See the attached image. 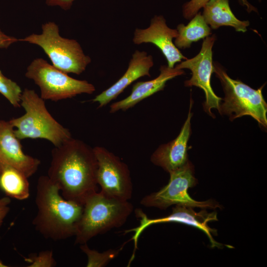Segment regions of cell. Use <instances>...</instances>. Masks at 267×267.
<instances>
[{"label": "cell", "instance_id": "cell-1", "mask_svg": "<svg viewBox=\"0 0 267 267\" xmlns=\"http://www.w3.org/2000/svg\"><path fill=\"white\" fill-rule=\"evenodd\" d=\"M97 167L93 148L72 137L52 150L47 176L63 198L84 205L97 191Z\"/></svg>", "mask_w": 267, "mask_h": 267}, {"label": "cell", "instance_id": "cell-2", "mask_svg": "<svg viewBox=\"0 0 267 267\" xmlns=\"http://www.w3.org/2000/svg\"><path fill=\"white\" fill-rule=\"evenodd\" d=\"M35 203L37 212L32 223L43 237L58 241L75 236L84 205L63 198L47 176L38 180Z\"/></svg>", "mask_w": 267, "mask_h": 267}, {"label": "cell", "instance_id": "cell-3", "mask_svg": "<svg viewBox=\"0 0 267 267\" xmlns=\"http://www.w3.org/2000/svg\"><path fill=\"white\" fill-rule=\"evenodd\" d=\"M20 106L25 113L9 121L19 139H44L56 147L72 137L68 129L51 116L44 100L34 90L25 89L22 91Z\"/></svg>", "mask_w": 267, "mask_h": 267}, {"label": "cell", "instance_id": "cell-4", "mask_svg": "<svg viewBox=\"0 0 267 267\" xmlns=\"http://www.w3.org/2000/svg\"><path fill=\"white\" fill-rule=\"evenodd\" d=\"M133 210V205L129 201L112 198L100 191L92 193L84 203L75 235V244L87 243L98 234L122 226Z\"/></svg>", "mask_w": 267, "mask_h": 267}, {"label": "cell", "instance_id": "cell-5", "mask_svg": "<svg viewBox=\"0 0 267 267\" xmlns=\"http://www.w3.org/2000/svg\"><path fill=\"white\" fill-rule=\"evenodd\" d=\"M213 64L214 72L219 79L225 94L219 113L228 116L231 121L249 115L266 129L267 104L262 94L264 85L255 89L238 80L231 79L219 63Z\"/></svg>", "mask_w": 267, "mask_h": 267}, {"label": "cell", "instance_id": "cell-6", "mask_svg": "<svg viewBox=\"0 0 267 267\" xmlns=\"http://www.w3.org/2000/svg\"><path fill=\"white\" fill-rule=\"evenodd\" d=\"M41 34H32L19 41L40 46L52 65L67 74L80 75L85 71L91 59L84 53L76 40L61 37L58 26L54 22L43 24Z\"/></svg>", "mask_w": 267, "mask_h": 267}, {"label": "cell", "instance_id": "cell-7", "mask_svg": "<svg viewBox=\"0 0 267 267\" xmlns=\"http://www.w3.org/2000/svg\"><path fill=\"white\" fill-rule=\"evenodd\" d=\"M25 76L39 87L40 96L44 100L57 101L82 93L91 94L95 90L92 84L70 77L42 58L30 64Z\"/></svg>", "mask_w": 267, "mask_h": 267}, {"label": "cell", "instance_id": "cell-8", "mask_svg": "<svg viewBox=\"0 0 267 267\" xmlns=\"http://www.w3.org/2000/svg\"><path fill=\"white\" fill-rule=\"evenodd\" d=\"M169 174L168 184L158 191L143 197L140 202L141 205L162 210L173 205L202 209H221V206L212 199L197 201L189 195L188 188L194 186L197 183L194 176V167L189 160L185 165Z\"/></svg>", "mask_w": 267, "mask_h": 267}, {"label": "cell", "instance_id": "cell-9", "mask_svg": "<svg viewBox=\"0 0 267 267\" xmlns=\"http://www.w3.org/2000/svg\"><path fill=\"white\" fill-rule=\"evenodd\" d=\"M97 162V182L104 195L129 201L133 194V184L127 165L106 148H93Z\"/></svg>", "mask_w": 267, "mask_h": 267}, {"label": "cell", "instance_id": "cell-10", "mask_svg": "<svg viewBox=\"0 0 267 267\" xmlns=\"http://www.w3.org/2000/svg\"><path fill=\"white\" fill-rule=\"evenodd\" d=\"M213 35L206 38L202 43L200 52L194 57L187 59L177 64L175 68L178 69H188L192 72L190 79L185 81L186 87L195 86L204 91L205 101L203 103L204 110L213 117L214 115L211 109L216 108L219 111L222 98L214 92L211 85V75L214 72L212 61V47L216 40Z\"/></svg>", "mask_w": 267, "mask_h": 267}, {"label": "cell", "instance_id": "cell-11", "mask_svg": "<svg viewBox=\"0 0 267 267\" xmlns=\"http://www.w3.org/2000/svg\"><path fill=\"white\" fill-rule=\"evenodd\" d=\"M135 214L139 219V226L125 231V233L134 232L131 239L134 241V248H137L138 238L146 228L153 224L166 222L180 223L196 227L207 235L211 247L220 248L222 246V244L216 242L213 237L212 234L217 235V230L210 228L207 224L209 222L218 220L216 212L209 213L206 210H203L197 213L195 212L192 207L176 205L173 208L172 213L164 217L149 218L140 209H136Z\"/></svg>", "mask_w": 267, "mask_h": 267}, {"label": "cell", "instance_id": "cell-12", "mask_svg": "<svg viewBox=\"0 0 267 267\" xmlns=\"http://www.w3.org/2000/svg\"><path fill=\"white\" fill-rule=\"evenodd\" d=\"M178 35L177 30L169 28L163 16H155L151 19L148 28L135 29L133 42L136 44L142 43L154 44L166 57L168 66L174 68L176 63L187 59L182 54L173 42V39L176 38Z\"/></svg>", "mask_w": 267, "mask_h": 267}, {"label": "cell", "instance_id": "cell-13", "mask_svg": "<svg viewBox=\"0 0 267 267\" xmlns=\"http://www.w3.org/2000/svg\"><path fill=\"white\" fill-rule=\"evenodd\" d=\"M9 121L0 120V172L11 167L23 173L28 178L38 171L40 160L26 154Z\"/></svg>", "mask_w": 267, "mask_h": 267}, {"label": "cell", "instance_id": "cell-14", "mask_svg": "<svg viewBox=\"0 0 267 267\" xmlns=\"http://www.w3.org/2000/svg\"><path fill=\"white\" fill-rule=\"evenodd\" d=\"M192 99L186 120L178 136L172 141L162 144L152 154L150 160L169 173L185 165L187 161L188 141L191 134Z\"/></svg>", "mask_w": 267, "mask_h": 267}, {"label": "cell", "instance_id": "cell-15", "mask_svg": "<svg viewBox=\"0 0 267 267\" xmlns=\"http://www.w3.org/2000/svg\"><path fill=\"white\" fill-rule=\"evenodd\" d=\"M153 57L145 51L136 50L132 55L128 68L124 74L113 85L96 95L93 99L101 108L108 104L121 93L131 84L145 76H150L153 66Z\"/></svg>", "mask_w": 267, "mask_h": 267}, {"label": "cell", "instance_id": "cell-16", "mask_svg": "<svg viewBox=\"0 0 267 267\" xmlns=\"http://www.w3.org/2000/svg\"><path fill=\"white\" fill-rule=\"evenodd\" d=\"M160 71L159 75L153 80L135 83L128 96L110 105V112L113 113L119 110H127L142 100L163 90L169 80L184 73L182 69L170 68L166 65H162Z\"/></svg>", "mask_w": 267, "mask_h": 267}, {"label": "cell", "instance_id": "cell-17", "mask_svg": "<svg viewBox=\"0 0 267 267\" xmlns=\"http://www.w3.org/2000/svg\"><path fill=\"white\" fill-rule=\"evenodd\" d=\"M203 16L213 29L221 26H231L236 31L245 32L248 21L238 19L232 12L228 0H209L203 7Z\"/></svg>", "mask_w": 267, "mask_h": 267}, {"label": "cell", "instance_id": "cell-18", "mask_svg": "<svg viewBox=\"0 0 267 267\" xmlns=\"http://www.w3.org/2000/svg\"><path fill=\"white\" fill-rule=\"evenodd\" d=\"M0 189L9 198L27 199L30 196L28 178L14 168L5 167L0 172Z\"/></svg>", "mask_w": 267, "mask_h": 267}, {"label": "cell", "instance_id": "cell-19", "mask_svg": "<svg viewBox=\"0 0 267 267\" xmlns=\"http://www.w3.org/2000/svg\"><path fill=\"white\" fill-rule=\"evenodd\" d=\"M178 36L175 45L179 48L189 47L193 42L208 37L211 28L207 24L201 12L197 13L187 25L180 24L177 26Z\"/></svg>", "mask_w": 267, "mask_h": 267}, {"label": "cell", "instance_id": "cell-20", "mask_svg": "<svg viewBox=\"0 0 267 267\" xmlns=\"http://www.w3.org/2000/svg\"><path fill=\"white\" fill-rule=\"evenodd\" d=\"M123 247L117 249H109L100 253L89 247L87 243L81 244V250L88 258L87 267H102L106 266L111 261L116 258Z\"/></svg>", "mask_w": 267, "mask_h": 267}, {"label": "cell", "instance_id": "cell-21", "mask_svg": "<svg viewBox=\"0 0 267 267\" xmlns=\"http://www.w3.org/2000/svg\"><path fill=\"white\" fill-rule=\"evenodd\" d=\"M22 90L15 82L4 76L0 70V93L15 107L20 106Z\"/></svg>", "mask_w": 267, "mask_h": 267}, {"label": "cell", "instance_id": "cell-22", "mask_svg": "<svg viewBox=\"0 0 267 267\" xmlns=\"http://www.w3.org/2000/svg\"><path fill=\"white\" fill-rule=\"evenodd\" d=\"M25 260L29 267H53L56 265L51 250L43 251L38 255L31 254Z\"/></svg>", "mask_w": 267, "mask_h": 267}, {"label": "cell", "instance_id": "cell-23", "mask_svg": "<svg viewBox=\"0 0 267 267\" xmlns=\"http://www.w3.org/2000/svg\"><path fill=\"white\" fill-rule=\"evenodd\" d=\"M209 0H190L184 4L182 7V13L184 17L186 19H191L198 11L202 8ZM243 5L246 6L248 12L254 11L257 9L251 5L247 0H241Z\"/></svg>", "mask_w": 267, "mask_h": 267}, {"label": "cell", "instance_id": "cell-24", "mask_svg": "<svg viewBox=\"0 0 267 267\" xmlns=\"http://www.w3.org/2000/svg\"><path fill=\"white\" fill-rule=\"evenodd\" d=\"M10 198L7 196L0 198V227L10 210Z\"/></svg>", "mask_w": 267, "mask_h": 267}, {"label": "cell", "instance_id": "cell-25", "mask_svg": "<svg viewBox=\"0 0 267 267\" xmlns=\"http://www.w3.org/2000/svg\"><path fill=\"white\" fill-rule=\"evenodd\" d=\"M19 41V39L4 34L0 29V48H6L13 43Z\"/></svg>", "mask_w": 267, "mask_h": 267}, {"label": "cell", "instance_id": "cell-26", "mask_svg": "<svg viewBox=\"0 0 267 267\" xmlns=\"http://www.w3.org/2000/svg\"><path fill=\"white\" fill-rule=\"evenodd\" d=\"M75 0H45V3L49 6H58L64 10L70 8Z\"/></svg>", "mask_w": 267, "mask_h": 267}, {"label": "cell", "instance_id": "cell-27", "mask_svg": "<svg viewBox=\"0 0 267 267\" xmlns=\"http://www.w3.org/2000/svg\"><path fill=\"white\" fill-rule=\"evenodd\" d=\"M7 267V266L4 265L2 263V262L1 260H0V267Z\"/></svg>", "mask_w": 267, "mask_h": 267}]
</instances>
